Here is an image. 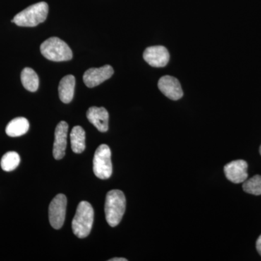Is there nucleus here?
Instances as JSON below:
<instances>
[{
    "instance_id": "obj_1",
    "label": "nucleus",
    "mask_w": 261,
    "mask_h": 261,
    "mask_svg": "<svg viewBox=\"0 0 261 261\" xmlns=\"http://www.w3.org/2000/svg\"><path fill=\"white\" fill-rule=\"evenodd\" d=\"M126 200L121 190L108 192L105 204V214L108 224L112 227L118 226L126 211Z\"/></svg>"
},
{
    "instance_id": "obj_2",
    "label": "nucleus",
    "mask_w": 261,
    "mask_h": 261,
    "mask_svg": "<svg viewBox=\"0 0 261 261\" xmlns=\"http://www.w3.org/2000/svg\"><path fill=\"white\" fill-rule=\"evenodd\" d=\"M49 6L45 2H40L37 4L31 5L23 11L18 13L12 23L18 27H34L45 21L47 18Z\"/></svg>"
},
{
    "instance_id": "obj_3",
    "label": "nucleus",
    "mask_w": 261,
    "mask_h": 261,
    "mask_svg": "<svg viewBox=\"0 0 261 261\" xmlns=\"http://www.w3.org/2000/svg\"><path fill=\"white\" fill-rule=\"evenodd\" d=\"M94 221V210L87 201H82L77 207L72 221V229L75 236L83 239L89 236Z\"/></svg>"
},
{
    "instance_id": "obj_4",
    "label": "nucleus",
    "mask_w": 261,
    "mask_h": 261,
    "mask_svg": "<svg viewBox=\"0 0 261 261\" xmlns=\"http://www.w3.org/2000/svg\"><path fill=\"white\" fill-rule=\"evenodd\" d=\"M40 51L47 60L55 62L68 61L73 58L69 46L58 37H51L41 44Z\"/></svg>"
},
{
    "instance_id": "obj_5",
    "label": "nucleus",
    "mask_w": 261,
    "mask_h": 261,
    "mask_svg": "<svg viewBox=\"0 0 261 261\" xmlns=\"http://www.w3.org/2000/svg\"><path fill=\"white\" fill-rule=\"evenodd\" d=\"M93 171L95 176L100 179H108L112 175L111 151L107 145L97 147L94 156Z\"/></svg>"
},
{
    "instance_id": "obj_6",
    "label": "nucleus",
    "mask_w": 261,
    "mask_h": 261,
    "mask_svg": "<svg viewBox=\"0 0 261 261\" xmlns=\"http://www.w3.org/2000/svg\"><path fill=\"white\" fill-rule=\"evenodd\" d=\"M67 198L59 194L53 198L49 207V223L53 228L60 229L64 224L66 214Z\"/></svg>"
},
{
    "instance_id": "obj_7",
    "label": "nucleus",
    "mask_w": 261,
    "mask_h": 261,
    "mask_svg": "<svg viewBox=\"0 0 261 261\" xmlns=\"http://www.w3.org/2000/svg\"><path fill=\"white\" fill-rule=\"evenodd\" d=\"M114 73L113 67L109 65H104L101 68H92L84 73V84L89 88H93L111 79Z\"/></svg>"
},
{
    "instance_id": "obj_8",
    "label": "nucleus",
    "mask_w": 261,
    "mask_h": 261,
    "mask_svg": "<svg viewBox=\"0 0 261 261\" xmlns=\"http://www.w3.org/2000/svg\"><path fill=\"white\" fill-rule=\"evenodd\" d=\"M247 167L248 165L243 160L231 161L224 166L225 176L232 183H243L248 177Z\"/></svg>"
},
{
    "instance_id": "obj_9",
    "label": "nucleus",
    "mask_w": 261,
    "mask_h": 261,
    "mask_svg": "<svg viewBox=\"0 0 261 261\" xmlns=\"http://www.w3.org/2000/svg\"><path fill=\"white\" fill-rule=\"evenodd\" d=\"M143 58L151 66L161 68L168 64L170 55L166 47L163 46H152L145 49Z\"/></svg>"
},
{
    "instance_id": "obj_10",
    "label": "nucleus",
    "mask_w": 261,
    "mask_h": 261,
    "mask_svg": "<svg viewBox=\"0 0 261 261\" xmlns=\"http://www.w3.org/2000/svg\"><path fill=\"white\" fill-rule=\"evenodd\" d=\"M158 86L161 92L172 100H178L183 97L181 84L175 77L164 75L160 79Z\"/></svg>"
},
{
    "instance_id": "obj_11",
    "label": "nucleus",
    "mask_w": 261,
    "mask_h": 261,
    "mask_svg": "<svg viewBox=\"0 0 261 261\" xmlns=\"http://www.w3.org/2000/svg\"><path fill=\"white\" fill-rule=\"evenodd\" d=\"M68 132V124L66 122L61 121L57 125L53 145V156L56 160L63 159L65 156Z\"/></svg>"
},
{
    "instance_id": "obj_12",
    "label": "nucleus",
    "mask_w": 261,
    "mask_h": 261,
    "mask_svg": "<svg viewBox=\"0 0 261 261\" xmlns=\"http://www.w3.org/2000/svg\"><path fill=\"white\" fill-rule=\"evenodd\" d=\"M87 118L100 132H106L109 128V114L106 108L91 107L87 112Z\"/></svg>"
},
{
    "instance_id": "obj_13",
    "label": "nucleus",
    "mask_w": 261,
    "mask_h": 261,
    "mask_svg": "<svg viewBox=\"0 0 261 261\" xmlns=\"http://www.w3.org/2000/svg\"><path fill=\"white\" fill-rule=\"evenodd\" d=\"M75 79L73 75H65L62 79L58 87L60 99L62 102L68 104L71 102L74 96Z\"/></svg>"
},
{
    "instance_id": "obj_14",
    "label": "nucleus",
    "mask_w": 261,
    "mask_h": 261,
    "mask_svg": "<svg viewBox=\"0 0 261 261\" xmlns=\"http://www.w3.org/2000/svg\"><path fill=\"white\" fill-rule=\"evenodd\" d=\"M29 122L23 117H18L12 120L6 127L7 135L11 137H20L28 132Z\"/></svg>"
},
{
    "instance_id": "obj_15",
    "label": "nucleus",
    "mask_w": 261,
    "mask_h": 261,
    "mask_svg": "<svg viewBox=\"0 0 261 261\" xmlns=\"http://www.w3.org/2000/svg\"><path fill=\"white\" fill-rule=\"evenodd\" d=\"M70 143L73 152L82 153L86 147V134L82 126L73 127L70 132Z\"/></svg>"
},
{
    "instance_id": "obj_16",
    "label": "nucleus",
    "mask_w": 261,
    "mask_h": 261,
    "mask_svg": "<svg viewBox=\"0 0 261 261\" xmlns=\"http://www.w3.org/2000/svg\"><path fill=\"white\" fill-rule=\"evenodd\" d=\"M20 79L24 88L32 92L37 91L39 85V76L32 68H24L22 70Z\"/></svg>"
},
{
    "instance_id": "obj_17",
    "label": "nucleus",
    "mask_w": 261,
    "mask_h": 261,
    "mask_svg": "<svg viewBox=\"0 0 261 261\" xmlns=\"http://www.w3.org/2000/svg\"><path fill=\"white\" fill-rule=\"evenodd\" d=\"M20 162L19 154L15 152H8L3 156L1 160V167L5 171H12L18 167Z\"/></svg>"
},
{
    "instance_id": "obj_18",
    "label": "nucleus",
    "mask_w": 261,
    "mask_h": 261,
    "mask_svg": "<svg viewBox=\"0 0 261 261\" xmlns=\"http://www.w3.org/2000/svg\"><path fill=\"white\" fill-rule=\"evenodd\" d=\"M243 188L247 193L253 195H261V176L255 175L243 182Z\"/></svg>"
},
{
    "instance_id": "obj_19",
    "label": "nucleus",
    "mask_w": 261,
    "mask_h": 261,
    "mask_svg": "<svg viewBox=\"0 0 261 261\" xmlns=\"http://www.w3.org/2000/svg\"><path fill=\"white\" fill-rule=\"evenodd\" d=\"M256 249L258 253L261 255V235L257 240Z\"/></svg>"
},
{
    "instance_id": "obj_20",
    "label": "nucleus",
    "mask_w": 261,
    "mask_h": 261,
    "mask_svg": "<svg viewBox=\"0 0 261 261\" xmlns=\"http://www.w3.org/2000/svg\"><path fill=\"white\" fill-rule=\"evenodd\" d=\"M127 259L123 258V257H114V258L111 259L109 261H127Z\"/></svg>"
},
{
    "instance_id": "obj_21",
    "label": "nucleus",
    "mask_w": 261,
    "mask_h": 261,
    "mask_svg": "<svg viewBox=\"0 0 261 261\" xmlns=\"http://www.w3.org/2000/svg\"><path fill=\"white\" fill-rule=\"evenodd\" d=\"M260 155H261V145H260Z\"/></svg>"
}]
</instances>
